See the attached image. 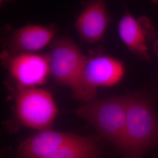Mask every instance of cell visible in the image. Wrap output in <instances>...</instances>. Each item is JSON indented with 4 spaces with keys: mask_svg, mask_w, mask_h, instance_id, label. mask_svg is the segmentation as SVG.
Here are the masks:
<instances>
[{
    "mask_svg": "<svg viewBox=\"0 0 158 158\" xmlns=\"http://www.w3.org/2000/svg\"><path fill=\"white\" fill-rule=\"evenodd\" d=\"M100 154L96 138L79 136L56 152L41 158H99Z\"/></svg>",
    "mask_w": 158,
    "mask_h": 158,
    "instance_id": "obj_11",
    "label": "cell"
},
{
    "mask_svg": "<svg viewBox=\"0 0 158 158\" xmlns=\"http://www.w3.org/2000/svg\"><path fill=\"white\" fill-rule=\"evenodd\" d=\"M158 145V118L152 104L141 96L127 97L123 158H142Z\"/></svg>",
    "mask_w": 158,
    "mask_h": 158,
    "instance_id": "obj_1",
    "label": "cell"
},
{
    "mask_svg": "<svg viewBox=\"0 0 158 158\" xmlns=\"http://www.w3.org/2000/svg\"><path fill=\"white\" fill-rule=\"evenodd\" d=\"M56 32L53 27L34 24L17 29L8 38V52L35 53L40 51L55 39Z\"/></svg>",
    "mask_w": 158,
    "mask_h": 158,
    "instance_id": "obj_10",
    "label": "cell"
},
{
    "mask_svg": "<svg viewBox=\"0 0 158 158\" xmlns=\"http://www.w3.org/2000/svg\"><path fill=\"white\" fill-rule=\"evenodd\" d=\"M10 1V0H0L1 4H2V2H5V1Z\"/></svg>",
    "mask_w": 158,
    "mask_h": 158,
    "instance_id": "obj_12",
    "label": "cell"
},
{
    "mask_svg": "<svg viewBox=\"0 0 158 158\" xmlns=\"http://www.w3.org/2000/svg\"><path fill=\"white\" fill-rule=\"evenodd\" d=\"M2 59L19 88H33L44 85L51 74L49 55L6 52Z\"/></svg>",
    "mask_w": 158,
    "mask_h": 158,
    "instance_id": "obj_6",
    "label": "cell"
},
{
    "mask_svg": "<svg viewBox=\"0 0 158 158\" xmlns=\"http://www.w3.org/2000/svg\"><path fill=\"white\" fill-rule=\"evenodd\" d=\"M127 97L117 96L85 102L74 113L97 130L118 150L124 133Z\"/></svg>",
    "mask_w": 158,
    "mask_h": 158,
    "instance_id": "obj_2",
    "label": "cell"
},
{
    "mask_svg": "<svg viewBox=\"0 0 158 158\" xmlns=\"http://www.w3.org/2000/svg\"><path fill=\"white\" fill-rule=\"evenodd\" d=\"M79 135L51 129L40 131L23 141L18 149L21 158H41L56 152Z\"/></svg>",
    "mask_w": 158,
    "mask_h": 158,
    "instance_id": "obj_9",
    "label": "cell"
},
{
    "mask_svg": "<svg viewBox=\"0 0 158 158\" xmlns=\"http://www.w3.org/2000/svg\"><path fill=\"white\" fill-rule=\"evenodd\" d=\"M15 109L23 124L38 131L49 129L57 114L51 93L34 87L20 88L15 98Z\"/></svg>",
    "mask_w": 158,
    "mask_h": 158,
    "instance_id": "obj_4",
    "label": "cell"
},
{
    "mask_svg": "<svg viewBox=\"0 0 158 158\" xmlns=\"http://www.w3.org/2000/svg\"><path fill=\"white\" fill-rule=\"evenodd\" d=\"M118 32L119 38L131 52L143 59H149L148 44L153 38L155 31L148 18H136L126 11L119 21Z\"/></svg>",
    "mask_w": 158,
    "mask_h": 158,
    "instance_id": "obj_7",
    "label": "cell"
},
{
    "mask_svg": "<svg viewBox=\"0 0 158 158\" xmlns=\"http://www.w3.org/2000/svg\"><path fill=\"white\" fill-rule=\"evenodd\" d=\"M49 55L51 74L59 85L72 89L81 73L87 56L72 40L56 38Z\"/></svg>",
    "mask_w": 158,
    "mask_h": 158,
    "instance_id": "obj_5",
    "label": "cell"
},
{
    "mask_svg": "<svg viewBox=\"0 0 158 158\" xmlns=\"http://www.w3.org/2000/svg\"><path fill=\"white\" fill-rule=\"evenodd\" d=\"M124 64L107 55L87 56L81 73L71 89L74 98L83 102L96 98L97 89L115 85L123 79Z\"/></svg>",
    "mask_w": 158,
    "mask_h": 158,
    "instance_id": "obj_3",
    "label": "cell"
},
{
    "mask_svg": "<svg viewBox=\"0 0 158 158\" xmlns=\"http://www.w3.org/2000/svg\"><path fill=\"white\" fill-rule=\"evenodd\" d=\"M110 22L106 0H90L80 14L74 27L81 40L93 44L104 38Z\"/></svg>",
    "mask_w": 158,
    "mask_h": 158,
    "instance_id": "obj_8",
    "label": "cell"
}]
</instances>
